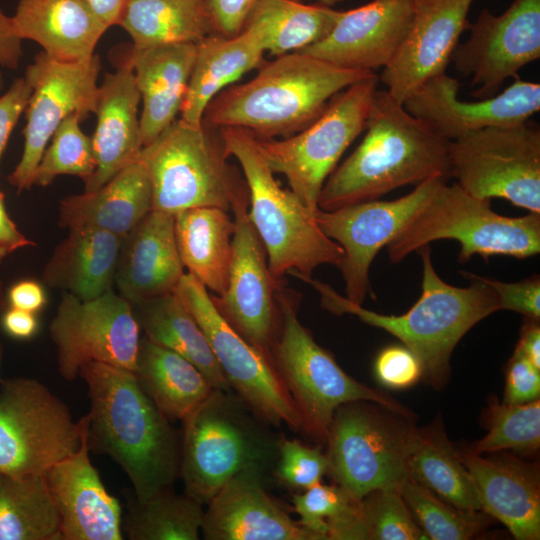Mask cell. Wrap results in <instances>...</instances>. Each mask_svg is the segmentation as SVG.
<instances>
[{"mask_svg":"<svg viewBox=\"0 0 540 540\" xmlns=\"http://www.w3.org/2000/svg\"><path fill=\"white\" fill-rule=\"evenodd\" d=\"M540 447V401L523 404H495L490 412L489 430L473 448L475 454L513 449L535 453Z\"/></svg>","mask_w":540,"mask_h":540,"instance_id":"ee69618b","label":"cell"},{"mask_svg":"<svg viewBox=\"0 0 540 540\" xmlns=\"http://www.w3.org/2000/svg\"><path fill=\"white\" fill-rule=\"evenodd\" d=\"M379 77L370 76L332 98L310 125L289 137L257 139L272 172L285 176L290 190L314 215L322 187L343 153L365 130Z\"/></svg>","mask_w":540,"mask_h":540,"instance_id":"9c48e42d","label":"cell"},{"mask_svg":"<svg viewBox=\"0 0 540 540\" xmlns=\"http://www.w3.org/2000/svg\"><path fill=\"white\" fill-rule=\"evenodd\" d=\"M123 237L91 227L68 229L43 271V282L81 300L112 290Z\"/></svg>","mask_w":540,"mask_h":540,"instance_id":"4dcf8cb0","label":"cell"},{"mask_svg":"<svg viewBox=\"0 0 540 540\" xmlns=\"http://www.w3.org/2000/svg\"><path fill=\"white\" fill-rule=\"evenodd\" d=\"M475 0H416L410 29L379 81L403 103L421 85L445 73L454 49L468 29Z\"/></svg>","mask_w":540,"mask_h":540,"instance_id":"44dd1931","label":"cell"},{"mask_svg":"<svg viewBox=\"0 0 540 540\" xmlns=\"http://www.w3.org/2000/svg\"><path fill=\"white\" fill-rule=\"evenodd\" d=\"M441 239L460 243V263L479 255L518 259L540 252V213L507 217L494 212L489 199L464 191L456 182L442 181L401 232L387 245L393 263Z\"/></svg>","mask_w":540,"mask_h":540,"instance_id":"8992f818","label":"cell"},{"mask_svg":"<svg viewBox=\"0 0 540 540\" xmlns=\"http://www.w3.org/2000/svg\"><path fill=\"white\" fill-rule=\"evenodd\" d=\"M7 300L10 307L35 314L47 301L43 287L34 280H22L14 284L8 291Z\"/></svg>","mask_w":540,"mask_h":540,"instance_id":"db71d44e","label":"cell"},{"mask_svg":"<svg viewBox=\"0 0 540 540\" xmlns=\"http://www.w3.org/2000/svg\"><path fill=\"white\" fill-rule=\"evenodd\" d=\"M140 101L135 74L126 57L114 72L105 74L98 88L97 123L91 137L96 169L84 183V192L98 189L138 159L143 147Z\"/></svg>","mask_w":540,"mask_h":540,"instance_id":"484cf974","label":"cell"},{"mask_svg":"<svg viewBox=\"0 0 540 540\" xmlns=\"http://www.w3.org/2000/svg\"><path fill=\"white\" fill-rule=\"evenodd\" d=\"M6 300H7V297L4 294L3 283L0 280V315L2 314L4 310ZM1 358H2V350H1V344H0V369H1Z\"/></svg>","mask_w":540,"mask_h":540,"instance_id":"91938a15","label":"cell"},{"mask_svg":"<svg viewBox=\"0 0 540 540\" xmlns=\"http://www.w3.org/2000/svg\"><path fill=\"white\" fill-rule=\"evenodd\" d=\"M365 135L325 181L318 208L332 211L432 178H451L450 143L386 89L375 92Z\"/></svg>","mask_w":540,"mask_h":540,"instance_id":"7a4b0ae2","label":"cell"},{"mask_svg":"<svg viewBox=\"0 0 540 540\" xmlns=\"http://www.w3.org/2000/svg\"><path fill=\"white\" fill-rule=\"evenodd\" d=\"M353 500L338 485L320 482L301 494H295L292 503L299 516V524L317 535L319 540H327V522L342 513Z\"/></svg>","mask_w":540,"mask_h":540,"instance_id":"f6af8a7d","label":"cell"},{"mask_svg":"<svg viewBox=\"0 0 540 540\" xmlns=\"http://www.w3.org/2000/svg\"><path fill=\"white\" fill-rule=\"evenodd\" d=\"M12 19L22 40L64 62L90 59L108 29L86 0H19Z\"/></svg>","mask_w":540,"mask_h":540,"instance_id":"f1b7e54d","label":"cell"},{"mask_svg":"<svg viewBox=\"0 0 540 540\" xmlns=\"http://www.w3.org/2000/svg\"><path fill=\"white\" fill-rule=\"evenodd\" d=\"M81 443L44 474L61 520L62 540H122V508L89 457L88 416L81 419Z\"/></svg>","mask_w":540,"mask_h":540,"instance_id":"603a6c76","label":"cell"},{"mask_svg":"<svg viewBox=\"0 0 540 540\" xmlns=\"http://www.w3.org/2000/svg\"><path fill=\"white\" fill-rule=\"evenodd\" d=\"M416 0H372L344 11L321 41L299 51L345 69L384 68L413 21Z\"/></svg>","mask_w":540,"mask_h":540,"instance_id":"7402d4cb","label":"cell"},{"mask_svg":"<svg viewBox=\"0 0 540 540\" xmlns=\"http://www.w3.org/2000/svg\"><path fill=\"white\" fill-rule=\"evenodd\" d=\"M260 0H207L216 32L233 37L242 31L252 9Z\"/></svg>","mask_w":540,"mask_h":540,"instance_id":"816d5d0a","label":"cell"},{"mask_svg":"<svg viewBox=\"0 0 540 540\" xmlns=\"http://www.w3.org/2000/svg\"><path fill=\"white\" fill-rule=\"evenodd\" d=\"M79 376L87 384L90 400V451L108 455L122 468L138 501L172 488L179 476L180 441L135 373L88 362Z\"/></svg>","mask_w":540,"mask_h":540,"instance_id":"6da1fadb","label":"cell"},{"mask_svg":"<svg viewBox=\"0 0 540 540\" xmlns=\"http://www.w3.org/2000/svg\"><path fill=\"white\" fill-rule=\"evenodd\" d=\"M407 474L446 503L465 511H482L475 485L459 451L440 425L412 428Z\"/></svg>","mask_w":540,"mask_h":540,"instance_id":"e575fe53","label":"cell"},{"mask_svg":"<svg viewBox=\"0 0 540 540\" xmlns=\"http://www.w3.org/2000/svg\"><path fill=\"white\" fill-rule=\"evenodd\" d=\"M342 10L295 0H260L242 29L250 31L273 56L299 52L324 39Z\"/></svg>","mask_w":540,"mask_h":540,"instance_id":"74e56055","label":"cell"},{"mask_svg":"<svg viewBox=\"0 0 540 540\" xmlns=\"http://www.w3.org/2000/svg\"><path fill=\"white\" fill-rule=\"evenodd\" d=\"M49 333L59 373L67 381L88 362L136 369L140 328L131 303L113 290L90 300L64 293Z\"/></svg>","mask_w":540,"mask_h":540,"instance_id":"9a60e30c","label":"cell"},{"mask_svg":"<svg viewBox=\"0 0 540 540\" xmlns=\"http://www.w3.org/2000/svg\"><path fill=\"white\" fill-rule=\"evenodd\" d=\"M9 254L10 253L7 249L0 246V262Z\"/></svg>","mask_w":540,"mask_h":540,"instance_id":"6125c7cd","label":"cell"},{"mask_svg":"<svg viewBox=\"0 0 540 540\" xmlns=\"http://www.w3.org/2000/svg\"><path fill=\"white\" fill-rule=\"evenodd\" d=\"M214 389L183 421L179 476L185 492L207 504L234 475L261 467L265 449L237 405Z\"/></svg>","mask_w":540,"mask_h":540,"instance_id":"5bb4252c","label":"cell"},{"mask_svg":"<svg viewBox=\"0 0 540 540\" xmlns=\"http://www.w3.org/2000/svg\"><path fill=\"white\" fill-rule=\"evenodd\" d=\"M151 210L150 179L137 159L98 189L62 199L58 224L97 228L124 238Z\"/></svg>","mask_w":540,"mask_h":540,"instance_id":"f546056e","label":"cell"},{"mask_svg":"<svg viewBox=\"0 0 540 540\" xmlns=\"http://www.w3.org/2000/svg\"><path fill=\"white\" fill-rule=\"evenodd\" d=\"M2 86H3V76L0 73V90L2 89Z\"/></svg>","mask_w":540,"mask_h":540,"instance_id":"be15d7a7","label":"cell"},{"mask_svg":"<svg viewBox=\"0 0 540 540\" xmlns=\"http://www.w3.org/2000/svg\"><path fill=\"white\" fill-rule=\"evenodd\" d=\"M329 472V460L319 448L307 446L297 440H283L279 447V460L275 471L286 486L306 490L321 482Z\"/></svg>","mask_w":540,"mask_h":540,"instance_id":"bcb514c9","label":"cell"},{"mask_svg":"<svg viewBox=\"0 0 540 540\" xmlns=\"http://www.w3.org/2000/svg\"><path fill=\"white\" fill-rule=\"evenodd\" d=\"M537 320L529 319L521 330L515 353L529 360L540 369V327Z\"/></svg>","mask_w":540,"mask_h":540,"instance_id":"6f0895ef","label":"cell"},{"mask_svg":"<svg viewBox=\"0 0 540 540\" xmlns=\"http://www.w3.org/2000/svg\"><path fill=\"white\" fill-rule=\"evenodd\" d=\"M475 485L481 509L503 523L517 540L540 538V488L537 473L513 460L488 459L459 451Z\"/></svg>","mask_w":540,"mask_h":540,"instance_id":"4316f807","label":"cell"},{"mask_svg":"<svg viewBox=\"0 0 540 540\" xmlns=\"http://www.w3.org/2000/svg\"><path fill=\"white\" fill-rule=\"evenodd\" d=\"M361 402L336 410L326 438L328 473L355 500L377 489L401 488L412 430L391 416L395 412Z\"/></svg>","mask_w":540,"mask_h":540,"instance_id":"30bf717a","label":"cell"},{"mask_svg":"<svg viewBox=\"0 0 540 540\" xmlns=\"http://www.w3.org/2000/svg\"><path fill=\"white\" fill-rule=\"evenodd\" d=\"M32 87L24 78H16L0 97V161L20 116L25 111Z\"/></svg>","mask_w":540,"mask_h":540,"instance_id":"f907efd6","label":"cell"},{"mask_svg":"<svg viewBox=\"0 0 540 540\" xmlns=\"http://www.w3.org/2000/svg\"><path fill=\"white\" fill-rule=\"evenodd\" d=\"M540 369L523 356L513 353L507 370L503 403L523 404L539 399Z\"/></svg>","mask_w":540,"mask_h":540,"instance_id":"681fc988","label":"cell"},{"mask_svg":"<svg viewBox=\"0 0 540 540\" xmlns=\"http://www.w3.org/2000/svg\"><path fill=\"white\" fill-rule=\"evenodd\" d=\"M77 113L68 115L52 135L35 171L34 185L45 187L59 175H73L86 183L96 169L92 140L80 128Z\"/></svg>","mask_w":540,"mask_h":540,"instance_id":"7bdbcfd3","label":"cell"},{"mask_svg":"<svg viewBox=\"0 0 540 540\" xmlns=\"http://www.w3.org/2000/svg\"><path fill=\"white\" fill-rule=\"evenodd\" d=\"M0 540H62L60 515L44 473H0Z\"/></svg>","mask_w":540,"mask_h":540,"instance_id":"f35d334b","label":"cell"},{"mask_svg":"<svg viewBox=\"0 0 540 540\" xmlns=\"http://www.w3.org/2000/svg\"><path fill=\"white\" fill-rule=\"evenodd\" d=\"M191 496L172 488L138 501L127 496V512L122 531L130 540H197L204 511Z\"/></svg>","mask_w":540,"mask_h":540,"instance_id":"ab89813d","label":"cell"},{"mask_svg":"<svg viewBox=\"0 0 540 540\" xmlns=\"http://www.w3.org/2000/svg\"><path fill=\"white\" fill-rule=\"evenodd\" d=\"M1 323L5 332L15 339H29L38 329L35 313L14 307L4 311Z\"/></svg>","mask_w":540,"mask_h":540,"instance_id":"11a10c76","label":"cell"},{"mask_svg":"<svg viewBox=\"0 0 540 540\" xmlns=\"http://www.w3.org/2000/svg\"><path fill=\"white\" fill-rule=\"evenodd\" d=\"M249 81L231 85L208 105L202 123L237 127L257 139L289 137L313 123L334 96L375 72L345 69L292 52L263 62Z\"/></svg>","mask_w":540,"mask_h":540,"instance_id":"277c9868","label":"cell"},{"mask_svg":"<svg viewBox=\"0 0 540 540\" xmlns=\"http://www.w3.org/2000/svg\"><path fill=\"white\" fill-rule=\"evenodd\" d=\"M418 252L423 266L421 296L401 315L365 309L313 277L300 280L319 293L321 306L327 311L355 315L362 322L398 338L418 358L422 378L432 387L441 389L449 376L454 348L474 325L500 310L499 300L493 288L471 272H461L470 281L468 287L446 283L435 271L429 245Z\"/></svg>","mask_w":540,"mask_h":540,"instance_id":"3957f363","label":"cell"},{"mask_svg":"<svg viewBox=\"0 0 540 540\" xmlns=\"http://www.w3.org/2000/svg\"><path fill=\"white\" fill-rule=\"evenodd\" d=\"M248 191L231 205L235 230L228 282L221 296L211 294L222 316L249 343L270 358L279 309L276 289L282 281L270 274L267 254L248 215Z\"/></svg>","mask_w":540,"mask_h":540,"instance_id":"d6986e66","label":"cell"},{"mask_svg":"<svg viewBox=\"0 0 540 540\" xmlns=\"http://www.w3.org/2000/svg\"><path fill=\"white\" fill-rule=\"evenodd\" d=\"M377 379L391 389H405L422 378L418 358L405 346H389L377 356L374 365Z\"/></svg>","mask_w":540,"mask_h":540,"instance_id":"7dc6e473","label":"cell"},{"mask_svg":"<svg viewBox=\"0 0 540 540\" xmlns=\"http://www.w3.org/2000/svg\"><path fill=\"white\" fill-rule=\"evenodd\" d=\"M467 30L469 37L457 44L451 63L471 78V96L491 97L505 80L540 58V0H514L499 15L483 9Z\"/></svg>","mask_w":540,"mask_h":540,"instance_id":"ac0fdd59","label":"cell"},{"mask_svg":"<svg viewBox=\"0 0 540 540\" xmlns=\"http://www.w3.org/2000/svg\"><path fill=\"white\" fill-rule=\"evenodd\" d=\"M400 493L428 539L467 540L488 525V518L484 513L458 509L409 476L403 481Z\"/></svg>","mask_w":540,"mask_h":540,"instance_id":"b9f144b4","label":"cell"},{"mask_svg":"<svg viewBox=\"0 0 540 540\" xmlns=\"http://www.w3.org/2000/svg\"><path fill=\"white\" fill-rule=\"evenodd\" d=\"M346 537L348 540L428 539L396 488L377 489L358 500Z\"/></svg>","mask_w":540,"mask_h":540,"instance_id":"60d3db41","label":"cell"},{"mask_svg":"<svg viewBox=\"0 0 540 540\" xmlns=\"http://www.w3.org/2000/svg\"><path fill=\"white\" fill-rule=\"evenodd\" d=\"M22 39L18 35L12 17L0 8V65L17 69L23 56Z\"/></svg>","mask_w":540,"mask_h":540,"instance_id":"f5cc1de1","label":"cell"},{"mask_svg":"<svg viewBox=\"0 0 540 540\" xmlns=\"http://www.w3.org/2000/svg\"><path fill=\"white\" fill-rule=\"evenodd\" d=\"M451 178L481 199L540 213V130L527 121L487 127L450 143Z\"/></svg>","mask_w":540,"mask_h":540,"instance_id":"8fae6325","label":"cell"},{"mask_svg":"<svg viewBox=\"0 0 540 540\" xmlns=\"http://www.w3.org/2000/svg\"><path fill=\"white\" fill-rule=\"evenodd\" d=\"M262 468L248 467L207 503L201 533L206 540H319L294 521L266 492Z\"/></svg>","mask_w":540,"mask_h":540,"instance_id":"cb8c5ba5","label":"cell"},{"mask_svg":"<svg viewBox=\"0 0 540 540\" xmlns=\"http://www.w3.org/2000/svg\"><path fill=\"white\" fill-rule=\"evenodd\" d=\"M217 129L176 119L142 147L138 159L152 188V210L175 215L194 207L231 211L247 192L245 179L228 162Z\"/></svg>","mask_w":540,"mask_h":540,"instance_id":"ba28073f","label":"cell"},{"mask_svg":"<svg viewBox=\"0 0 540 540\" xmlns=\"http://www.w3.org/2000/svg\"><path fill=\"white\" fill-rule=\"evenodd\" d=\"M118 25L137 48L196 44L217 34L207 0H128Z\"/></svg>","mask_w":540,"mask_h":540,"instance_id":"8d00e7d4","label":"cell"},{"mask_svg":"<svg viewBox=\"0 0 540 540\" xmlns=\"http://www.w3.org/2000/svg\"><path fill=\"white\" fill-rule=\"evenodd\" d=\"M0 473H44L76 451L81 420L43 383L27 377L0 380Z\"/></svg>","mask_w":540,"mask_h":540,"instance_id":"7c38bea8","label":"cell"},{"mask_svg":"<svg viewBox=\"0 0 540 540\" xmlns=\"http://www.w3.org/2000/svg\"><path fill=\"white\" fill-rule=\"evenodd\" d=\"M35 244L24 236L10 219L5 208L4 194L0 191V246L9 253Z\"/></svg>","mask_w":540,"mask_h":540,"instance_id":"9f6ffc18","label":"cell"},{"mask_svg":"<svg viewBox=\"0 0 540 540\" xmlns=\"http://www.w3.org/2000/svg\"><path fill=\"white\" fill-rule=\"evenodd\" d=\"M258 39L248 30L233 37L213 34L195 44V57L181 107V119L201 125L210 102L263 63Z\"/></svg>","mask_w":540,"mask_h":540,"instance_id":"1f68e13d","label":"cell"},{"mask_svg":"<svg viewBox=\"0 0 540 540\" xmlns=\"http://www.w3.org/2000/svg\"><path fill=\"white\" fill-rule=\"evenodd\" d=\"M134 373L169 420H183L214 390L194 364L144 335L140 338Z\"/></svg>","mask_w":540,"mask_h":540,"instance_id":"836d02e7","label":"cell"},{"mask_svg":"<svg viewBox=\"0 0 540 540\" xmlns=\"http://www.w3.org/2000/svg\"><path fill=\"white\" fill-rule=\"evenodd\" d=\"M174 293L203 331L229 387L267 422L302 429V417L270 358L230 325L208 290L187 272Z\"/></svg>","mask_w":540,"mask_h":540,"instance_id":"4fadbf2b","label":"cell"},{"mask_svg":"<svg viewBox=\"0 0 540 540\" xmlns=\"http://www.w3.org/2000/svg\"><path fill=\"white\" fill-rule=\"evenodd\" d=\"M195 57V44L131 47L127 59L142 101L143 147L155 140L180 114Z\"/></svg>","mask_w":540,"mask_h":540,"instance_id":"83f0119b","label":"cell"},{"mask_svg":"<svg viewBox=\"0 0 540 540\" xmlns=\"http://www.w3.org/2000/svg\"><path fill=\"white\" fill-rule=\"evenodd\" d=\"M459 87V81L445 72L426 81L402 104L449 141L487 127L525 123L540 110V84L518 76L502 92L475 101L460 99Z\"/></svg>","mask_w":540,"mask_h":540,"instance_id":"ffe728a7","label":"cell"},{"mask_svg":"<svg viewBox=\"0 0 540 540\" xmlns=\"http://www.w3.org/2000/svg\"><path fill=\"white\" fill-rule=\"evenodd\" d=\"M496 292L500 310H512L526 316L528 319L540 318V278L532 275L514 283L502 282L481 276Z\"/></svg>","mask_w":540,"mask_h":540,"instance_id":"c3c4849f","label":"cell"},{"mask_svg":"<svg viewBox=\"0 0 540 540\" xmlns=\"http://www.w3.org/2000/svg\"><path fill=\"white\" fill-rule=\"evenodd\" d=\"M218 130L226 154L236 158L242 169L248 189V215L266 250L273 279L280 281L285 274L309 278L324 264L339 267L343 249L321 231L314 215L291 190L281 188L256 137L237 127Z\"/></svg>","mask_w":540,"mask_h":540,"instance_id":"5b68a950","label":"cell"},{"mask_svg":"<svg viewBox=\"0 0 540 540\" xmlns=\"http://www.w3.org/2000/svg\"><path fill=\"white\" fill-rule=\"evenodd\" d=\"M100 70L101 62L95 54L88 60L64 62L44 51L27 66L24 78L32 93L24 111V149L7 178L18 193L34 185L35 171L60 123L71 113H77L82 120L95 113Z\"/></svg>","mask_w":540,"mask_h":540,"instance_id":"2e32d148","label":"cell"},{"mask_svg":"<svg viewBox=\"0 0 540 540\" xmlns=\"http://www.w3.org/2000/svg\"><path fill=\"white\" fill-rule=\"evenodd\" d=\"M131 305L146 338L190 361L214 389H229L203 331L174 292Z\"/></svg>","mask_w":540,"mask_h":540,"instance_id":"d590c367","label":"cell"},{"mask_svg":"<svg viewBox=\"0 0 540 540\" xmlns=\"http://www.w3.org/2000/svg\"><path fill=\"white\" fill-rule=\"evenodd\" d=\"M442 181L447 180H426L392 201L376 199L332 211L316 210L314 219L318 227L343 249L338 268L348 300L362 305L366 296L372 295L369 270L375 256L401 232Z\"/></svg>","mask_w":540,"mask_h":540,"instance_id":"e0dca14e","label":"cell"},{"mask_svg":"<svg viewBox=\"0 0 540 540\" xmlns=\"http://www.w3.org/2000/svg\"><path fill=\"white\" fill-rule=\"evenodd\" d=\"M279 322L270 360L302 417V429L326 440L336 410L368 401L405 417L408 410L390 396L349 376L334 357L316 343L297 317L299 296L282 284L276 289Z\"/></svg>","mask_w":540,"mask_h":540,"instance_id":"52a82bcc","label":"cell"},{"mask_svg":"<svg viewBox=\"0 0 540 540\" xmlns=\"http://www.w3.org/2000/svg\"><path fill=\"white\" fill-rule=\"evenodd\" d=\"M319 4L332 7L338 3L344 2L346 0H316Z\"/></svg>","mask_w":540,"mask_h":540,"instance_id":"94428289","label":"cell"},{"mask_svg":"<svg viewBox=\"0 0 540 540\" xmlns=\"http://www.w3.org/2000/svg\"><path fill=\"white\" fill-rule=\"evenodd\" d=\"M109 27L118 25L128 0H86Z\"/></svg>","mask_w":540,"mask_h":540,"instance_id":"680465c9","label":"cell"},{"mask_svg":"<svg viewBox=\"0 0 540 540\" xmlns=\"http://www.w3.org/2000/svg\"><path fill=\"white\" fill-rule=\"evenodd\" d=\"M174 215L151 210L123 238L114 282L131 304L173 293L184 275Z\"/></svg>","mask_w":540,"mask_h":540,"instance_id":"d4e9b609","label":"cell"},{"mask_svg":"<svg viewBox=\"0 0 540 540\" xmlns=\"http://www.w3.org/2000/svg\"><path fill=\"white\" fill-rule=\"evenodd\" d=\"M181 262L214 296L227 287L232 258L234 220L218 207H194L174 215Z\"/></svg>","mask_w":540,"mask_h":540,"instance_id":"d6a6232c","label":"cell"}]
</instances>
